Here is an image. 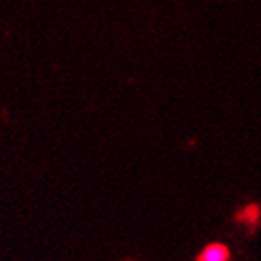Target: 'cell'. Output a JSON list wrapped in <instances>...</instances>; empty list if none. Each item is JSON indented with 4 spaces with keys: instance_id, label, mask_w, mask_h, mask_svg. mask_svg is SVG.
I'll return each instance as SVG.
<instances>
[{
    "instance_id": "2",
    "label": "cell",
    "mask_w": 261,
    "mask_h": 261,
    "mask_svg": "<svg viewBox=\"0 0 261 261\" xmlns=\"http://www.w3.org/2000/svg\"><path fill=\"white\" fill-rule=\"evenodd\" d=\"M194 261H231V250L224 243H209L201 248Z\"/></svg>"
},
{
    "instance_id": "1",
    "label": "cell",
    "mask_w": 261,
    "mask_h": 261,
    "mask_svg": "<svg viewBox=\"0 0 261 261\" xmlns=\"http://www.w3.org/2000/svg\"><path fill=\"white\" fill-rule=\"evenodd\" d=\"M235 222L241 224L248 231H256L261 224V205L259 203H246L235 213Z\"/></svg>"
}]
</instances>
